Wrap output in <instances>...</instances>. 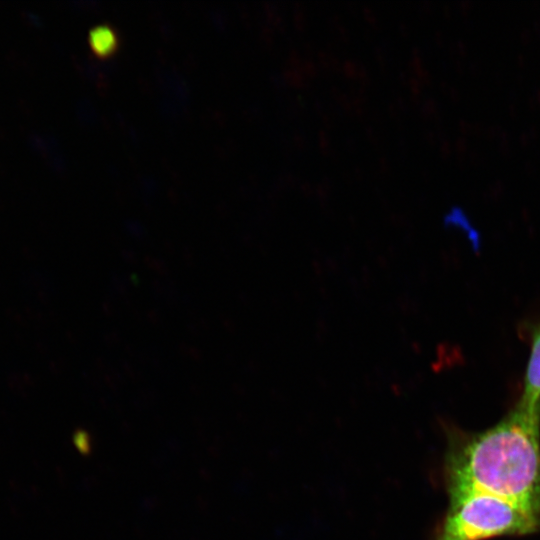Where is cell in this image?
<instances>
[{"instance_id":"3","label":"cell","mask_w":540,"mask_h":540,"mask_svg":"<svg viewBox=\"0 0 540 540\" xmlns=\"http://www.w3.org/2000/svg\"><path fill=\"white\" fill-rule=\"evenodd\" d=\"M528 330L531 349L518 404L540 409V322L531 325Z\"/></svg>"},{"instance_id":"4","label":"cell","mask_w":540,"mask_h":540,"mask_svg":"<svg viewBox=\"0 0 540 540\" xmlns=\"http://www.w3.org/2000/svg\"><path fill=\"white\" fill-rule=\"evenodd\" d=\"M89 43L95 55L108 57L115 53L118 47V37L112 27L100 25L90 32Z\"/></svg>"},{"instance_id":"2","label":"cell","mask_w":540,"mask_h":540,"mask_svg":"<svg viewBox=\"0 0 540 540\" xmlns=\"http://www.w3.org/2000/svg\"><path fill=\"white\" fill-rule=\"evenodd\" d=\"M449 496V510L435 540H487L540 528L539 513L510 500L477 490Z\"/></svg>"},{"instance_id":"1","label":"cell","mask_w":540,"mask_h":540,"mask_svg":"<svg viewBox=\"0 0 540 540\" xmlns=\"http://www.w3.org/2000/svg\"><path fill=\"white\" fill-rule=\"evenodd\" d=\"M449 450V492L477 490L540 514V409L517 403L493 427L459 439Z\"/></svg>"}]
</instances>
